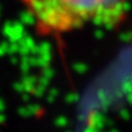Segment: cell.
Listing matches in <instances>:
<instances>
[{"instance_id":"6da1fadb","label":"cell","mask_w":132,"mask_h":132,"mask_svg":"<svg viewBox=\"0 0 132 132\" xmlns=\"http://www.w3.org/2000/svg\"><path fill=\"white\" fill-rule=\"evenodd\" d=\"M38 33L65 34L87 24L113 28L122 23L130 0H20Z\"/></svg>"}]
</instances>
